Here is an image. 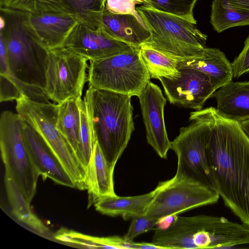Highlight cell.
Here are the masks:
<instances>
[{
    "mask_svg": "<svg viewBox=\"0 0 249 249\" xmlns=\"http://www.w3.org/2000/svg\"><path fill=\"white\" fill-rule=\"evenodd\" d=\"M203 110L211 130L208 151L214 188L249 227V137L240 123L222 117L215 107Z\"/></svg>",
    "mask_w": 249,
    "mask_h": 249,
    "instance_id": "1",
    "label": "cell"
},
{
    "mask_svg": "<svg viewBox=\"0 0 249 249\" xmlns=\"http://www.w3.org/2000/svg\"><path fill=\"white\" fill-rule=\"evenodd\" d=\"M6 24L0 30L6 44L9 76L24 95L48 102L46 92L49 50L33 36L24 22L25 13L0 9Z\"/></svg>",
    "mask_w": 249,
    "mask_h": 249,
    "instance_id": "2",
    "label": "cell"
},
{
    "mask_svg": "<svg viewBox=\"0 0 249 249\" xmlns=\"http://www.w3.org/2000/svg\"><path fill=\"white\" fill-rule=\"evenodd\" d=\"M131 98L91 86L84 97L93 140L114 169L135 129Z\"/></svg>",
    "mask_w": 249,
    "mask_h": 249,
    "instance_id": "3",
    "label": "cell"
},
{
    "mask_svg": "<svg viewBox=\"0 0 249 249\" xmlns=\"http://www.w3.org/2000/svg\"><path fill=\"white\" fill-rule=\"evenodd\" d=\"M136 10L150 35L142 46L177 61L196 58L205 52L207 36L197 29L196 20L160 11L146 4L136 7Z\"/></svg>",
    "mask_w": 249,
    "mask_h": 249,
    "instance_id": "4",
    "label": "cell"
},
{
    "mask_svg": "<svg viewBox=\"0 0 249 249\" xmlns=\"http://www.w3.org/2000/svg\"><path fill=\"white\" fill-rule=\"evenodd\" d=\"M16 103L17 113L45 140L71 178L76 188L87 189L86 169L69 141L57 128L58 104L38 102L25 95Z\"/></svg>",
    "mask_w": 249,
    "mask_h": 249,
    "instance_id": "5",
    "label": "cell"
},
{
    "mask_svg": "<svg viewBox=\"0 0 249 249\" xmlns=\"http://www.w3.org/2000/svg\"><path fill=\"white\" fill-rule=\"evenodd\" d=\"M0 147L5 174L14 181L30 204L40 176L26 145L22 119L18 113L3 111L0 117Z\"/></svg>",
    "mask_w": 249,
    "mask_h": 249,
    "instance_id": "6",
    "label": "cell"
},
{
    "mask_svg": "<svg viewBox=\"0 0 249 249\" xmlns=\"http://www.w3.org/2000/svg\"><path fill=\"white\" fill-rule=\"evenodd\" d=\"M191 123L180 129L171 142L178 158L176 174L205 184L214 190L209 159L210 127L203 109L190 113Z\"/></svg>",
    "mask_w": 249,
    "mask_h": 249,
    "instance_id": "7",
    "label": "cell"
},
{
    "mask_svg": "<svg viewBox=\"0 0 249 249\" xmlns=\"http://www.w3.org/2000/svg\"><path fill=\"white\" fill-rule=\"evenodd\" d=\"M151 78L140 48L97 60H90L89 86L139 96Z\"/></svg>",
    "mask_w": 249,
    "mask_h": 249,
    "instance_id": "8",
    "label": "cell"
},
{
    "mask_svg": "<svg viewBox=\"0 0 249 249\" xmlns=\"http://www.w3.org/2000/svg\"><path fill=\"white\" fill-rule=\"evenodd\" d=\"M159 184V190L145 215L161 223L182 212L216 203L220 198L214 189L177 174Z\"/></svg>",
    "mask_w": 249,
    "mask_h": 249,
    "instance_id": "9",
    "label": "cell"
},
{
    "mask_svg": "<svg viewBox=\"0 0 249 249\" xmlns=\"http://www.w3.org/2000/svg\"><path fill=\"white\" fill-rule=\"evenodd\" d=\"M88 60L65 47L49 50L45 88L49 99L58 104L81 99Z\"/></svg>",
    "mask_w": 249,
    "mask_h": 249,
    "instance_id": "10",
    "label": "cell"
},
{
    "mask_svg": "<svg viewBox=\"0 0 249 249\" xmlns=\"http://www.w3.org/2000/svg\"><path fill=\"white\" fill-rule=\"evenodd\" d=\"M178 71L177 76L158 79L168 100L174 105L196 110L202 109L216 90L210 78L193 68H181Z\"/></svg>",
    "mask_w": 249,
    "mask_h": 249,
    "instance_id": "11",
    "label": "cell"
},
{
    "mask_svg": "<svg viewBox=\"0 0 249 249\" xmlns=\"http://www.w3.org/2000/svg\"><path fill=\"white\" fill-rule=\"evenodd\" d=\"M62 47L89 60L102 59L139 49L112 38L100 26L80 19Z\"/></svg>",
    "mask_w": 249,
    "mask_h": 249,
    "instance_id": "12",
    "label": "cell"
},
{
    "mask_svg": "<svg viewBox=\"0 0 249 249\" xmlns=\"http://www.w3.org/2000/svg\"><path fill=\"white\" fill-rule=\"evenodd\" d=\"M147 142L161 158H166L171 148L165 125L164 108L166 99L157 85L149 81L138 96Z\"/></svg>",
    "mask_w": 249,
    "mask_h": 249,
    "instance_id": "13",
    "label": "cell"
},
{
    "mask_svg": "<svg viewBox=\"0 0 249 249\" xmlns=\"http://www.w3.org/2000/svg\"><path fill=\"white\" fill-rule=\"evenodd\" d=\"M79 20L71 13H25L24 16L26 27L37 41L49 50L62 47Z\"/></svg>",
    "mask_w": 249,
    "mask_h": 249,
    "instance_id": "14",
    "label": "cell"
},
{
    "mask_svg": "<svg viewBox=\"0 0 249 249\" xmlns=\"http://www.w3.org/2000/svg\"><path fill=\"white\" fill-rule=\"evenodd\" d=\"M22 127L26 145L39 175L44 179L48 178L57 184L76 188L67 170L40 135L23 119Z\"/></svg>",
    "mask_w": 249,
    "mask_h": 249,
    "instance_id": "15",
    "label": "cell"
},
{
    "mask_svg": "<svg viewBox=\"0 0 249 249\" xmlns=\"http://www.w3.org/2000/svg\"><path fill=\"white\" fill-rule=\"evenodd\" d=\"M91 23L100 26L111 37L140 48L150 37L144 23L131 15L115 14L105 8L96 13Z\"/></svg>",
    "mask_w": 249,
    "mask_h": 249,
    "instance_id": "16",
    "label": "cell"
},
{
    "mask_svg": "<svg viewBox=\"0 0 249 249\" xmlns=\"http://www.w3.org/2000/svg\"><path fill=\"white\" fill-rule=\"evenodd\" d=\"M212 98L222 117L239 123L249 120V81H231L216 89Z\"/></svg>",
    "mask_w": 249,
    "mask_h": 249,
    "instance_id": "17",
    "label": "cell"
},
{
    "mask_svg": "<svg viewBox=\"0 0 249 249\" xmlns=\"http://www.w3.org/2000/svg\"><path fill=\"white\" fill-rule=\"evenodd\" d=\"M112 168L98 143H95L89 163L86 168V179L89 205L106 196H116Z\"/></svg>",
    "mask_w": 249,
    "mask_h": 249,
    "instance_id": "18",
    "label": "cell"
},
{
    "mask_svg": "<svg viewBox=\"0 0 249 249\" xmlns=\"http://www.w3.org/2000/svg\"><path fill=\"white\" fill-rule=\"evenodd\" d=\"M177 63L178 69L193 68L207 74L216 90L231 82L233 78L231 63L225 54L217 48L207 47L201 55L177 61Z\"/></svg>",
    "mask_w": 249,
    "mask_h": 249,
    "instance_id": "19",
    "label": "cell"
},
{
    "mask_svg": "<svg viewBox=\"0 0 249 249\" xmlns=\"http://www.w3.org/2000/svg\"><path fill=\"white\" fill-rule=\"evenodd\" d=\"M160 185L151 192L132 196H108L98 199L94 203L96 211L110 216H121L127 219L145 214L158 192Z\"/></svg>",
    "mask_w": 249,
    "mask_h": 249,
    "instance_id": "20",
    "label": "cell"
},
{
    "mask_svg": "<svg viewBox=\"0 0 249 249\" xmlns=\"http://www.w3.org/2000/svg\"><path fill=\"white\" fill-rule=\"evenodd\" d=\"M4 182L12 212L17 220L38 233L46 234L48 228L33 213L30 203L12 179L6 174L4 176Z\"/></svg>",
    "mask_w": 249,
    "mask_h": 249,
    "instance_id": "21",
    "label": "cell"
},
{
    "mask_svg": "<svg viewBox=\"0 0 249 249\" xmlns=\"http://www.w3.org/2000/svg\"><path fill=\"white\" fill-rule=\"evenodd\" d=\"M210 22L218 33L236 26L249 25V12L233 7L229 0H213Z\"/></svg>",
    "mask_w": 249,
    "mask_h": 249,
    "instance_id": "22",
    "label": "cell"
},
{
    "mask_svg": "<svg viewBox=\"0 0 249 249\" xmlns=\"http://www.w3.org/2000/svg\"><path fill=\"white\" fill-rule=\"evenodd\" d=\"M78 100L69 99L58 104L56 127L69 141L75 152L80 131V113Z\"/></svg>",
    "mask_w": 249,
    "mask_h": 249,
    "instance_id": "23",
    "label": "cell"
},
{
    "mask_svg": "<svg viewBox=\"0 0 249 249\" xmlns=\"http://www.w3.org/2000/svg\"><path fill=\"white\" fill-rule=\"evenodd\" d=\"M58 240L88 248L132 249L131 243L118 236L98 237L62 229L55 235Z\"/></svg>",
    "mask_w": 249,
    "mask_h": 249,
    "instance_id": "24",
    "label": "cell"
},
{
    "mask_svg": "<svg viewBox=\"0 0 249 249\" xmlns=\"http://www.w3.org/2000/svg\"><path fill=\"white\" fill-rule=\"evenodd\" d=\"M140 53L151 78H172L178 75L176 60L143 46H141Z\"/></svg>",
    "mask_w": 249,
    "mask_h": 249,
    "instance_id": "25",
    "label": "cell"
},
{
    "mask_svg": "<svg viewBox=\"0 0 249 249\" xmlns=\"http://www.w3.org/2000/svg\"><path fill=\"white\" fill-rule=\"evenodd\" d=\"M0 9L30 14L71 13L62 0H0Z\"/></svg>",
    "mask_w": 249,
    "mask_h": 249,
    "instance_id": "26",
    "label": "cell"
},
{
    "mask_svg": "<svg viewBox=\"0 0 249 249\" xmlns=\"http://www.w3.org/2000/svg\"><path fill=\"white\" fill-rule=\"evenodd\" d=\"M80 113V131L76 155L83 166L87 168L91 157L95 142L91 132L86 104L81 99L78 100Z\"/></svg>",
    "mask_w": 249,
    "mask_h": 249,
    "instance_id": "27",
    "label": "cell"
},
{
    "mask_svg": "<svg viewBox=\"0 0 249 249\" xmlns=\"http://www.w3.org/2000/svg\"><path fill=\"white\" fill-rule=\"evenodd\" d=\"M146 4L164 12L196 20L193 9L197 0H143Z\"/></svg>",
    "mask_w": 249,
    "mask_h": 249,
    "instance_id": "28",
    "label": "cell"
},
{
    "mask_svg": "<svg viewBox=\"0 0 249 249\" xmlns=\"http://www.w3.org/2000/svg\"><path fill=\"white\" fill-rule=\"evenodd\" d=\"M69 12L89 23L97 13L104 10L106 0H62Z\"/></svg>",
    "mask_w": 249,
    "mask_h": 249,
    "instance_id": "29",
    "label": "cell"
},
{
    "mask_svg": "<svg viewBox=\"0 0 249 249\" xmlns=\"http://www.w3.org/2000/svg\"><path fill=\"white\" fill-rule=\"evenodd\" d=\"M160 221L145 214L131 218V222L126 233L123 237L127 243L133 242L139 235L160 226Z\"/></svg>",
    "mask_w": 249,
    "mask_h": 249,
    "instance_id": "30",
    "label": "cell"
},
{
    "mask_svg": "<svg viewBox=\"0 0 249 249\" xmlns=\"http://www.w3.org/2000/svg\"><path fill=\"white\" fill-rule=\"evenodd\" d=\"M23 95L21 89L11 77L0 74V102L17 100Z\"/></svg>",
    "mask_w": 249,
    "mask_h": 249,
    "instance_id": "31",
    "label": "cell"
},
{
    "mask_svg": "<svg viewBox=\"0 0 249 249\" xmlns=\"http://www.w3.org/2000/svg\"><path fill=\"white\" fill-rule=\"evenodd\" d=\"M137 4L132 0H106V8L113 14L133 15L143 23L136 10Z\"/></svg>",
    "mask_w": 249,
    "mask_h": 249,
    "instance_id": "32",
    "label": "cell"
},
{
    "mask_svg": "<svg viewBox=\"0 0 249 249\" xmlns=\"http://www.w3.org/2000/svg\"><path fill=\"white\" fill-rule=\"evenodd\" d=\"M231 65L233 78H239L249 72V36L245 41L243 50Z\"/></svg>",
    "mask_w": 249,
    "mask_h": 249,
    "instance_id": "33",
    "label": "cell"
},
{
    "mask_svg": "<svg viewBox=\"0 0 249 249\" xmlns=\"http://www.w3.org/2000/svg\"><path fill=\"white\" fill-rule=\"evenodd\" d=\"M0 73L9 76L7 48L3 36L0 33Z\"/></svg>",
    "mask_w": 249,
    "mask_h": 249,
    "instance_id": "34",
    "label": "cell"
},
{
    "mask_svg": "<svg viewBox=\"0 0 249 249\" xmlns=\"http://www.w3.org/2000/svg\"><path fill=\"white\" fill-rule=\"evenodd\" d=\"M235 8L249 12V0H229Z\"/></svg>",
    "mask_w": 249,
    "mask_h": 249,
    "instance_id": "35",
    "label": "cell"
},
{
    "mask_svg": "<svg viewBox=\"0 0 249 249\" xmlns=\"http://www.w3.org/2000/svg\"><path fill=\"white\" fill-rule=\"evenodd\" d=\"M132 249H163L162 247L156 245L153 243H137L132 242Z\"/></svg>",
    "mask_w": 249,
    "mask_h": 249,
    "instance_id": "36",
    "label": "cell"
},
{
    "mask_svg": "<svg viewBox=\"0 0 249 249\" xmlns=\"http://www.w3.org/2000/svg\"><path fill=\"white\" fill-rule=\"evenodd\" d=\"M243 127L245 132L249 137V120L244 123Z\"/></svg>",
    "mask_w": 249,
    "mask_h": 249,
    "instance_id": "37",
    "label": "cell"
},
{
    "mask_svg": "<svg viewBox=\"0 0 249 249\" xmlns=\"http://www.w3.org/2000/svg\"><path fill=\"white\" fill-rule=\"evenodd\" d=\"M136 1L138 4H143L144 1L143 0H132Z\"/></svg>",
    "mask_w": 249,
    "mask_h": 249,
    "instance_id": "38",
    "label": "cell"
}]
</instances>
